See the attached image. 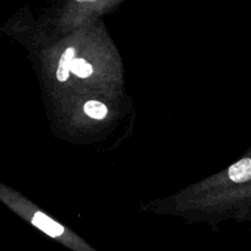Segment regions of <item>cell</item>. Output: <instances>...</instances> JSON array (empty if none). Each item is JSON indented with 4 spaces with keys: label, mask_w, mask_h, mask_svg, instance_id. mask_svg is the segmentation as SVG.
<instances>
[{
    "label": "cell",
    "mask_w": 251,
    "mask_h": 251,
    "mask_svg": "<svg viewBox=\"0 0 251 251\" xmlns=\"http://www.w3.org/2000/svg\"><path fill=\"white\" fill-rule=\"evenodd\" d=\"M32 223H33V226H36L37 228L43 230V232L46 233V234H48L49 237L59 238L60 235L64 234L63 226L56 223L55 221H53L51 218H49L48 216H46L42 212H37L36 215L33 216Z\"/></svg>",
    "instance_id": "cell-1"
},
{
    "label": "cell",
    "mask_w": 251,
    "mask_h": 251,
    "mask_svg": "<svg viewBox=\"0 0 251 251\" xmlns=\"http://www.w3.org/2000/svg\"><path fill=\"white\" fill-rule=\"evenodd\" d=\"M228 176L234 183H247L251 180V158L245 157L230 166Z\"/></svg>",
    "instance_id": "cell-2"
},
{
    "label": "cell",
    "mask_w": 251,
    "mask_h": 251,
    "mask_svg": "<svg viewBox=\"0 0 251 251\" xmlns=\"http://www.w3.org/2000/svg\"><path fill=\"white\" fill-rule=\"evenodd\" d=\"M75 59V49L68 48L61 55L60 61L58 65V71H56V78L59 81H66L70 75V69L73 60Z\"/></svg>",
    "instance_id": "cell-3"
},
{
    "label": "cell",
    "mask_w": 251,
    "mask_h": 251,
    "mask_svg": "<svg viewBox=\"0 0 251 251\" xmlns=\"http://www.w3.org/2000/svg\"><path fill=\"white\" fill-rule=\"evenodd\" d=\"M85 112L88 117L93 119H103L107 115V107L103 103L97 102V100H90L85 104Z\"/></svg>",
    "instance_id": "cell-4"
},
{
    "label": "cell",
    "mask_w": 251,
    "mask_h": 251,
    "mask_svg": "<svg viewBox=\"0 0 251 251\" xmlns=\"http://www.w3.org/2000/svg\"><path fill=\"white\" fill-rule=\"evenodd\" d=\"M71 73L75 74L78 77H88V76L92 74L93 68L87 63L86 60L81 58H75L73 60V64H71Z\"/></svg>",
    "instance_id": "cell-5"
},
{
    "label": "cell",
    "mask_w": 251,
    "mask_h": 251,
    "mask_svg": "<svg viewBox=\"0 0 251 251\" xmlns=\"http://www.w3.org/2000/svg\"><path fill=\"white\" fill-rule=\"evenodd\" d=\"M78 2H91V1H96V0H76Z\"/></svg>",
    "instance_id": "cell-6"
}]
</instances>
